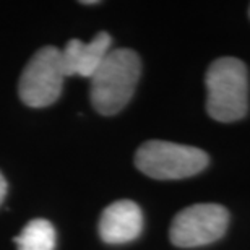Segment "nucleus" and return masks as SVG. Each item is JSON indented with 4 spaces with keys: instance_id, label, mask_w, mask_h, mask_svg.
Masks as SVG:
<instances>
[{
    "instance_id": "39448f33",
    "label": "nucleus",
    "mask_w": 250,
    "mask_h": 250,
    "mask_svg": "<svg viewBox=\"0 0 250 250\" xmlns=\"http://www.w3.org/2000/svg\"><path fill=\"white\" fill-rule=\"evenodd\" d=\"M229 224L228 209L218 203H197L176 214L169 237L174 246L192 249L207 246L224 236Z\"/></svg>"
},
{
    "instance_id": "f03ea898",
    "label": "nucleus",
    "mask_w": 250,
    "mask_h": 250,
    "mask_svg": "<svg viewBox=\"0 0 250 250\" xmlns=\"http://www.w3.org/2000/svg\"><path fill=\"white\" fill-rule=\"evenodd\" d=\"M207 112L218 122H236L249 111V77L242 61L219 57L209 65L207 78Z\"/></svg>"
},
{
    "instance_id": "6e6552de",
    "label": "nucleus",
    "mask_w": 250,
    "mask_h": 250,
    "mask_svg": "<svg viewBox=\"0 0 250 250\" xmlns=\"http://www.w3.org/2000/svg\"><path fill=\"white\" fill-rule=\"evenodd\" d=\"M18 250H54L56 229L47 219H33L13 239Z\"/></svg>"
},
{
    "instance_id": "0eeeda50",
    "label": "nucleus",
    "mask_w": 250,
    "mask_h": 250,
    "mask_svg": "<svg viewBox=\"0 0 250 250\" xmlns=\"http://www.w3.org/2000/svg\"><path fill=\"white\" fill-rule=\"evenodd\" d=\"M143 229V213L132 200H117L101 213L99 236L107 244L135 241Z\"/></svg>"
},
{
    "instance_id": "7ed1b4c3",
    "label": "nucleus",
    "mask_w": 250,
    "mask_h": 250,
    "mask_svg": "<svg viewBox=\"0 0 250 250\" xmlns=\"http://www.w3.org/2000/svg\"><path fill=\"white\" fill-rule=\"evenodd\" d=\"M208 154L200 148L163 140H149L137 149L135 166L158 181L192 177L208 166Z\"/></svg>"
},
{
    "instance_id": "20e7f679",
    "label": "nucleus",
    "mask_w": 250,
    "mask_h": 250,
    "mask_svg": "<svg viewBox=\"0 0 250 250\" xmlns=\"http://www.w3.org/2000/svg\"><path fill=\"white\" fill-rule=\"evenodd\" d=\"M61 49L44 46L23 68L18 83L20 99L29 107H46L56 103L63 88Z\"/></svg>"
},
{
    "instance_id": "423d86ee",
    "label": "nucleus",
    "mask_w": 250,
    "mask_h": 250,
    "mask_svg": "<svg viewBox=\"0 0 250 250\" xmlns=\"http://www.w3.org/2000/svg\"><path fill=\"white\" fill-rule=\"evenodd\" d=\"M111 42L112 39L106 31L98 33L89 42L70 39L61 51L65 78L73 75L91 78L111 51Z\"/></svg>"
},
{
    "instance_id": "1a4fd4ad",
    "label": "nucleus",
    "mask_w": 250,
    "mask_h": 250,
    "mask_svg": "<svg viewBox=\"0 0 250 250\" xmlns=\"http://www.w3.org/2000/svg\"><path fill=\"white\" fill-rule=\"evenodd\" d=\"M5 195H7V181H5L2 172H0V205H2Z\"/></svg>"
},
{
    "instance_id": "f257e3e1",
    "label": "nucleus",
    "mask_w": 250,
    "mask_h": 250,
    "mask_svg": "<svg viewBox=\"0 0 250 250\" xmlns=\"http://www.w3.org/2000/svg\"><path fill=\"white\" fill-rule=\"evenodd\" d=\"M142 73V62L132 49H111L94 72L89 88L93 107L103 116L121 112L132 99Z\"/></svg>"
}]
</instances>
